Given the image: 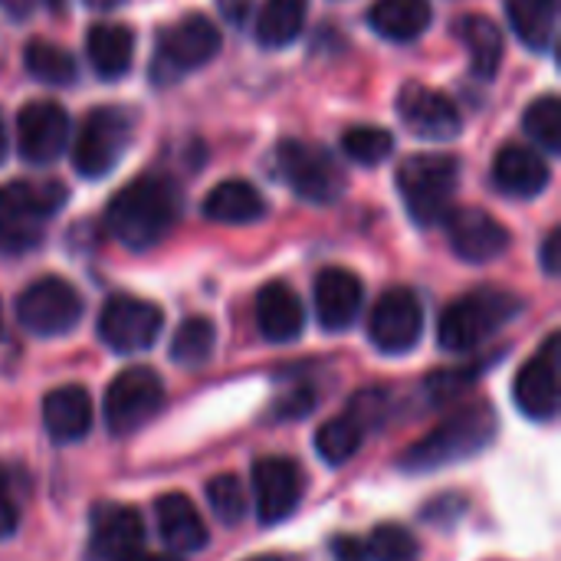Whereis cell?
<instances>
[{"label":"cell","mask_w":561,"mask_h":561,"mask_svg":"<svg viewBox=\"0 0 561 561\" xmlns=\"http://www.w3.org/2000/svg\"><path fill=\"white\" fill-rule=\"evenodd\" d=\"M552 171H549V161L536 151V148H526V145H506L496 151V161H493V181L503 194L510 197H536L546 191Z\"/></svg>","instance_id":"603a6c76"},{"label":"cell","mask_w":561,"mask_h":561,"mask_svg":"<svg viewBox=\"0 0 561 561\" xmlns=\"http://www.w3.org/2000/svg\"><path fill=\"white\" fill-rule=\"evenodd\" d=\"M243 561H293V559H289V556H273V552H270V556H253V559H243Z\"/></svg>","instance_id":"7dc6e473"},{"label":"cell","mask_w":561,"mask_h":561,"mask_svg":"<svg viewBox=\"0 0 561 561\" xmlns=\"http://www.w3.org/2000/svg\"><path fill=\"white\" fill-rule=\"evenodd\" d=\"M467 510V500L463 496H444L431 506H424V519L427 523H440V526H454Z\"/></svg>","instance_id":"ab89813d"},{"label":"cell","mask_w":561,"mask_h":561,"mask_svg":"<svg viewBox=\"0 0 561 561\" xmlns=\"http://www.w3.org/2000/svg\"><path fill=\"white\" fill-rule=\"evenodd\" d=\"M523 128H526V135L536 141V145H542L549 154H559L561 151V102L559 95H539L529 108H526V115H523Z\"/></svg>","instance_id":"836d02e7"},{"label":"cell","mask_w":561,"mask_h":561,"mask_svg":"<svg viewBox=\"0 0 561 561\" xmlns=\"http://www.w3.org/2000/svg\"><path fill=\"white\" fill-rule=\"evenodd\" d=\"M89 10H115V7H125L128 0H82Z\"/></svg>","instance_id":"f6af8a7d"},{"label":"cell","mask_w":561,"mask_h":561,"mask_svg":"<svg viewBox=\"0 0 561 561\" xmlns=\"http://www.w3.org/2000/svg\"><path fill=\"white\" fill-rule=\"evenodd\" d=\"M220 46L224 36L214 26V20H207L204 13H187L158 36L151 76L154 82H174L184 72L207 66L220 53Z\"/></svg>","instance_id":"52a82bcc"},{"label":"cell","mask_w":561,"mask_h":561,"mask_svg":"<svg viewBox=\"0 0 561 561\" xmlns=\"http://www.w3.org/2000/svg\"><path fill=\"white\" fill-rule=\"evenodd\" d=\"M362 421L352 414L332 417L316 431V454L329 463V467H342L348 463L358 450H362Z\"/></svg>","instance_id":"1f68e13d"},{"label":"cell","mask_w":561,"mask_h":561,"mask_svg":"<svg viewBox=\"0 0 561 561\" xmlns=\"http://www.w3.org/2000/svg\"><path fill=\"white\" fill-rule=\"evenodd\" d=\"M164 329V316L154 302L138 296H112L99 312V339L115 355L148 352Z\"/></svg>","instance_id":"8fae6325"},{"label":"cell","mask_w":561,"mask_h":561,"mask_svg":"<svg viewBox=\"0 0 561 561\" xmlns=\"http://www.w3.org/2000/svg\"><path fill=\"white\" fill-rule=\"evenodd\" d=\"M7 158V125H3V118H0V161Z\"/></svg>","instance_id":"bcb514c9"},{"label":"cell","mask_w":561,"mask_h":561,"mask_svg":"<svg viewBox=\"0 0 561 561\" xmlns=\"http://www.w3.org/2000/svg\"><path fill=\"white\" fill-rule=\"evenodd\" d=\"M506 16L516 36L536 49L549 53L556 46L559 30V0H506Z\"/></svg>","instance_id":"83f0119b"},{"label":"cell","mask_w":561,"mask_h":561,"mask_svg":"<svg viewBox=\"0 0 561 561\" xmlns=\"http://www.w3.org/2000/svg\"><path fill=\"white\" fill-rule=\"evenodd\" d=\"M342 151H345L348 161L365 164V168H375L385 158H391L394 135L388 128H381V125H352L342 135Z\"/></svg>","instance_id":"d6a6232c"},{"label":"cell","mask_w":561,"mask_h":561,"mask_svg":"<svg viewBox=\"0 0 561 561\" xmlns=\"http://www.w3.org/2000/svg\"><path fill=\"white\" fill-rule=\"evenodd\" d=\"M43 3H46L53 13H62V10H66V0H43Z\"/></svg>","instance_id":"c3c4849f"},{"label":"cell","mask_w":561,"mask_h":561,"mask_svg":"<svg viewBox=\"0 0 561 561\" xmlns=\"http://www.w3.org/2000/svg\"><path fill=\"white\" fill-rule=\"evenodd\" d=\"M256 325L260 335L273 345H289L306 329L302 299L286 283H266L256 293Z\"/></svg>","instance_id":"ffe728a7"},{"label":"cell","mask_w":561,"mask_h":561,"mask_svg":"<svg viewBox=\"0 0 561 561\" xmlns=\"http://www.w3.org/2000/svg\"><path fill=\"white\" fill-rule=\"evenodd\" d=\"M424 335V306L411 289H388L371 316H368V339L381 355H408L417 348Z\"/></svg>","instance_id":"7c38bea8"},{"label":"cell","mask_w":561,"mask_h":561,"mask_svg":"<svg viewBox=\"0 0 561 561\" xmlns=\"http://www.w3.org/2000/svg\"><path fill=\"white\" fill-rule=\"evenodd\" d=\"M434 20L431 0H378L368 10V23L378 36L391 43H411L417 39Z\"/></svg>","instance_id":"484cf974"},{"label":"cell","mask_w":561,"mask_h":561,"mask_svg":"<svg viewBox=\"0 0 561 561\" xmlns=\"http://www.w3.org/2000/svg\"><path fill=\"white\" fill-rule=\"evenodd\" d=\"M207 503L224 526L247 519V486L237 473H220L207 483Z\"/></svg>","instance_id":"e575fe53"},{"label":"cell","mask_w":561,"mask_h":561,"mask_svg":"<svg viewBox=\"0 0 561 561\" xmlns=\"http://www.w3.org/2000/svg\"><path fill=\"white\" fill-rule=\"evenodd\" d=\"M542 266H546V273L549 276H556L561 266V233L559 230H552L549 237H546V243H542Z\"/></svg>","instance_id":"7bdbcfd3"},{"label":"cell","mask_w":561,"mask_h":561,"mask_svg":"<svg viewBox=\"0 0 561 561\" xmlns=\"http://www.w3.org/2000/svg\"><path fill=\"white\" fill-rule=\"evenodd\" d=\"M23 66L33 79L49 85H69L76 79V59L69 49L49 39H30L23 46Z\"/></svg>","instance_id":"4dcf8cb0"},{"label":"cell","mask_w":561,"mask_h":561,"mask_svg":"<svg viewBox=\"0 0 561 561\" xmlns=\"http://www.w3.org/2000/svg\"><path fill=\"white\" fill-rule=\"evenodd\" d=\"M158 536L168 552L191 556L207 546V523L201 519L197 506L184 493H168L154 503Z\"/></svg>","instance_id":"44dd1931"},{"label":"cell","mask_w":561,"mask_h":561,"mask_svg":"<svg viewBox=\"0 0 561 561\" xmlns=\"http://www.w3.org/2000/svg\"><path fill=\"white\" fill-rule=\"evenodd\" d=\"M398 115L417 138L431 141H450L463 128L457 102L424 82H408L398 92Z\"/></svg>","instance_id":"9a60e30c"},{"label":"cell","mask_w":561,"mask_h":561,"mask_svg":"<svg viewBox=\"0 0 561 561\" xmlns=\"http://www.w3.org/2000/svg\"><path fill=\"white\" fill-rule=\"evenodd\" d=\"M181 207V187L171 178L141 174L108 201L105 227L122 247L151 250L174 230Z\"/></svg>","instance_id":"6da1fadb"},{"label":"cell","mask_w":561,"mask_h":561,"mask_svg":"<svg viewBox=\"0 0 561 561\" xmlns=\"http://www.w3.org/2000/svg\"><path fill=\"white\" fill-rule=\"evenodd\" d=\"M145 549V523L141 513L131 506H95L92 513V536H89V559L122 561Z\"/></svg>","instance_id":"ac0fdd59"},{"label":"cell","mask_w":561,"mask_h":561,"mask_svg":"<svg viewBox=\"0 0 561 561\" xmlns=\"http://www.w3.org/2000/svg\"><path fill=\"white\" fill-rule=\"evenodd\" d=\"M253 480V500H256V516L263 526L283 523L296 513L302 500V473L293 460L286 457H263L250 470Z\"/></svg>","instance_id":"2e32d148"},{"label":"cell","mask_w":561,"mask_h":561,"mask_svg":"<svg viewBox=\"0 0 561 561\" xmlns=\"http://www.w3.org/2000/svg\"><path fill=\"white\" fill-rule=\"evenodd\" d=\"M332 559L335 561H371L368 559V546L355 536H339L332 542Z\"/></svg>","instance_id":"60d3db41"},{"label":"cell","mask_w":561,"mask_h":561,"mask_svg":"<svg viewBox=\"0 0 561 561\" xmlns=\"http://www.w3.org/2000/svg\"><path fill=\"white\" fill-rule=\"evenodd\" d=\"M204 217L217 224H253L266 217V197L256 191V184L230 178L204 197Z\"/></svg>","instance_id":"d4e9b609"},{"label":"cell","mask_w":561,"mask_h":561,"mask_svg":"<svg viewBox=\"0 0 561 561\" xmlns=\"http://www.w3.org/2000/svg\"><path fill=\"white\" fill-rule=\"evenodd\" d=\"M457 36L463 39L467 53H470V69L477 79H493L500 72L503 62V33L493 20L480 16V13H467L454 23Z\"/></svg>","instance_id":"4316f807"},{"label":"cell","mask_w":561,"mask_h":561,"mask_svg":"<svg viewBox=\"0 0 561 561\" xmlns=\"http://www.w3.org/2000/svg\"><path fill=\"white\" fill-rule=\"evenodd\" d=\"M312 408H316V391L312 388H296L276 404V417L279 421H296V417H306Z\"/></svg>","instance_id":"f35d334b"},{"label":"cell","mask_w":561,"mask_h":561,"mask_svg":"<svg viewBox=\"0 0 561 561\" xmlns=\"http://www.w3.org/2000/svg\"><path fill=\"white\" fill-rule=\"evenodd\" d=\"M559 332H552L513 381V401L533 421H552L559 414Z\"/></svg>","instance_id":"5bb4252c"},{"label":"cell","mask_w":561,"mask_h":561,"mask_svg":"<svg viewBox=\"0 0 561 561\" xmlns=\"http://www.w3.org/2000/svg\"><path fill=\"white\" fill-rule=\"evenodd\" d=\"M20 486L23 483L13 480V470L0 463V542L20 529Z\"/></svg>","instance_id":"74e56055"},{"label":"cell","mask_w":561,"mask_h":561,"mask_svg":"<svg viewBox=\"0 0 561 561\" xmlns=\"http://www.w3.org/2000/svg\"><path fill=\"white\" fill-rule=\"evenodd\" d=\"M496 431H500L496 411L490 404H473L450 414L427 437L411 444L398 463L408 473H437L483 454L496 440Z\"/></svg>","instance_id":"7a4b0ae2"},{"label":"cell","mask_w":561,"mask_h":561,"mask_svg":"<svg viewBox=\"0 0 561 561\" xmlns=\"http://www.w3.org/2000/svg\"><path fill=\"white\" fill-rule=\"evenodd\" d=\"M480 371H483V365H470V368H450V371H437V375H431L427 381H424V388H427V394L437 401V404H447V401H454L457 394H463L467 388H473V381L480 378Z\"/></svg>","instance_id":"8d00e7d4"},{"label":"cell","mask_w":561,"mask_h":561,"mask_svg":"<svg viewBox=\"0 0 561 561\" xmlns=\"http://www.w3.org/2000/svg\"><path fill=\"white\" fill-rule=\"evenodd\" d=\"M59 181H10L0 187V253L20 256L43 243V224L66 204Z\"/></svg>","instance_id":"3957f363"},{"label":"cell","mask_w":561,"mask_h":561,"mask_svg":"<svg viewBox=\"0 0 561 561\" xmlns=\"http://www.w3.org/2000/svg\"><path fill=\"white\" fill-rule=\"evenodd\" d=\"M444 224L454 253L467 263H490L510 250V230L480 207H454Z\"/></svg>","instance_id":"e0dca14e"},{"label":"cell","mask_w":561,"mask_h":561,"mask_svg":"<svg viewBox=\"0 0 561 561\" xmlns=\"http://www.w3.org/2000/svg\"><path fill=\"white\" fill-rule=\"evenodd\" d=\"M217 10L227 23L247 26V16L253 13V0H217Z\"/></svg>","instance_id":"b9f144b4"},{"label":"cell","mask_w":561,"mask_h":561,"mask_svg":"<svg viewBox=\"0 0 561 561\" xmlns=\"http://www.w3.org/2000/svg\"><path fill=\"white\" fill-rule=\"evenodd\" d=\"M0 10L10 13V16H16V20H23L33 10V0H0Z\"/></svg>","instance_id":"ee69618b"},{"label":"cell","mask_w":561,"mask_h":561,"mask_svg":"<svg viewBox=\"0 0 561 561\" xmlns=\"http://www.w3.org/2000/svg\"><path fill=\"white\" fill-rule=\"evenodd\" d=\"M368 546V559L371 561H417L421 559V546L417 539L398 526V523H381L371 539L365 542Z\"/></svg>","instance_id":"d590c367"},{"label":"cell","mask_w":561,"mask_h":561,"mask_svg":"<svg viewBox=\"0 0 561 561\" xmlns=\"http://www.w3.org/2000/svg\"><path fill=\"white\" fill-rule=\"evenodd\" d=\"M82 296L62 276H43L16 296V322L39 339H56L82 322Z\"/></svg>","instance_id":"30bf717a"},{"label":"cell","mask_w":561,"mask_h":561,"mask_svg":"<svg viewBox=\"0 0 561 561\" xmlns=\"http://www.w3.org/2000/svg\"><path fill=\"white\" fill-rule=\"evenodd\" d=\"M523 309V299L506 289H477L450 302L437 322V342L444 352L467 355L490 342L506 322H513Z\"/></svg>","instance_id":"277c9868"},{"label":"cell","mask_w":561,"mask_h":561,"mask_svg":"<svg viewBox=\"0 0 561 561\" xmlns=\"http://www.w3.org/2000/svg\"><path fill=\"white\" fill-rule=\"evenodd\" d=\"M69 145V115L53 99L26 102L16 115V151L30 164H49Z\"/></svg>","instance_id":"4fadbf2b"},{"label":"cell","mask_w":561,"mask_h":561,"mask_svg":"<svg viewBox=\"0 0 561 561\" xmlns=\"http://www.w3.org/2000/svg\"><path fill=\"white\" fill-rule=\"evenodd\" d=\"M168 394H164V381L154 368L135 365L118 371L102 398V414H105V427L115 437H128L135 431H141L145 424H151L161 408H164Z\"/></svg>","instance_id":"8992f818"},{"label":"cell","mask_w":561,"mask_h":561,"mask_svg":"<svg viewBox=\"0 0 561 561\" xmlns=\"http://www.w3.org/2000/svg\"><path fill=\"white\" fill-rule=\"evenodd\" d=\"M135 118L118 105L92 108L72 141V164L82 178H105L131 145Z\"/></svg>","instance_id":"ba28073f"},{"label":"cell","mask_w":561,"mask_h":561,"mask_svg":"<svg viewBox=\"0 0 561 561\" xmlns=\"http://www.w3.org/2000/svg\"><path fill=\"white\" fill-rule=\"evenodd\" d=\"M309 0H263L256 16V43L266 49H283L299 39L306 26Z\"/></svg>","instance_id":"f1b7e54d"},{"label":"cell","mask_w":561,"mask_h":561,"mask_svg":"<svg viewBox=\"0 0 561 561\" xmlns=\"http://www.w3.org/2000/svg\"><path fill=\"white\" fill-rule=\"evenodd\" d=\"M460 187V161L454 154H411L398 168V191L421 227L444 224Z\"/></svg>","instance_id":"5b68a950"},{"label":"cell","mask_w":561,"mask_h":561,"mask_svg":"<svg viewBox=\"0 0 561 561\" xmlns=\"http://www.w3.org/2000/svg\"><path fill=\"white\" fill-rule=\"evenodd\" d=\"M316 316L325 332H345L362 312V279L352 270L329 266L316 276Z\"/></svg>","instance_id":"d6986e66"},{"label":"cell","mask_w":561,"mask_h":561,"mask_svg":"<svg viewBox=\"0 0 561 561\" xmlns=\"http://www.w3.org/2000/svg\"><path fill=\"white\" fill-rule=\"evenodd\" d=\"M89 66L102 79H122L135 59V33L122 23H95L85 33Z\"/></svg>","instance_id":"cb8c5ba5"},{"label":"cell","mask_w":561,"mask_h":561,"mask_svg":"<svg viewBox=\"0 0 561 561\" xmlns=\"http://www.w3.org/2000/svg\"><path fill=\"white\" fill-rule=\"evenodd\" d=\"M276 174L289 184V191L309 204H332L342 197L345 191V174L339 168V161L312 145V141H296L286 138L276 148Z\"/></svg>","instance_id":"9c48e42d"},{"label":"cell","mask_w":561,"mask_h":561,"mask_svg":"<svg viewBox=\"0 0 561 561\" xmlns=\"http://www.w3.org/2000/svg\"><path fill=\"white\" fill-rule=\"evenodd\" d=\"M217 348V329L210 319L204 316H194V319H184L174 335H171V362L181 365V368H201L210 362Z\"/></svg>","instance_id":"f546056e"},{"label":"cell","mask_w":561,"mask_h":561,"mask_svg":"<svg viewBox=\"0 0 561 561\" xmlns=\"http://www.w3.org/2000/svg\"><path fill=\"white\" fill-rule=\"evenodd\" d=\"M43 427L53 444H76L92 431V398L82 385H62L43 398Z\"/></svg>","instance_id":"7402d4cb"}]
</instances>
